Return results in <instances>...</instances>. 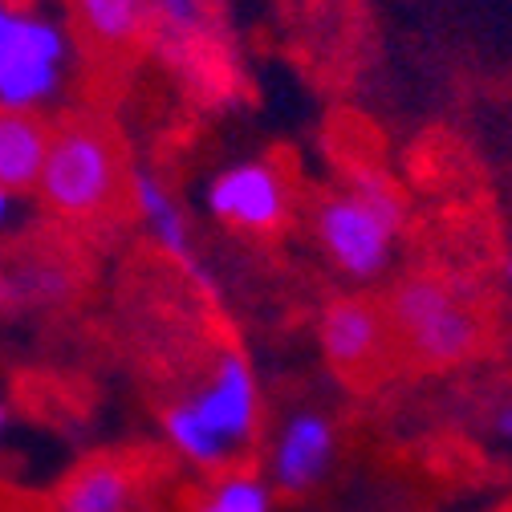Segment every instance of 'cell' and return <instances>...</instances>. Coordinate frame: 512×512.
<instances>
[{
  "instance_id": "obj_15",
  "label": "cell",
  "mask_w": 512,
  "mask_h": 512,
  "mask_svg": "<svg viewBox=\"0 0 512 512\" xmlns=\"http://www.w3.org/2000/svg\"><path fill=\"white\" fill-rule=\"evenodd\" d=\"M350 196L354 200H362L382 224H391L395 232H403V224H407V204H403V196H399V187L382 175V171H374V167H354V175H350Z\"/></svg>"
},
{
  "instance_id": "obj_13",
  "label": "cell",
  "mask_w": 512,
  "mask_h": 512,
  "mask_svg": "<svg viewBox=\"0 0 512 512\" xmlns=\"http://www.w3.org/2000/svg\"><path fill=\"white\" fill-rule=\"evenodd\" d=\"M163 427H167L171 443L179 447V452H183L191 464L212 468V472H224V468L232 464V452H228V447H224V443H220V439H216L208 427H200V423H196V415H191L183 403L167 407Z\"/></svg>"
},
{
  "instance_id": "obj_5",
  "label": "cell",
  "mask_w": 512,
  "mask_h": 512,
  "mask_svg": "<svg viewBox=\"0 0 512 512\" xmlns=\"http://www.w3.org/2000/svg\"><path fill=\"white\" fill-rule=\"evenodd\" d=\"M387 346H391V326L382 305H374L370 297H338L326 305L322 354L342 378L350 382L374 378L382 358H387Z\"/></svg>"
},
{
  "instance_id": "obj_6",
  "label": "cell",
  "mask_w": 512,
  "mask_h": 512,
  "mask_svg": "<svg viewBox=\"0 0 512 512\" xmlns=\"http://www.w3.org/2000/svg\"><path fill=\"white\" fill-rule=\"evenodd\" d=\"M183 407L236 456V447L248 443L256 431V382H252L248 362L240 354H224L216 362L212 382L200 395H191Z\"/></svg>"
},
{
  "instance_id": "obj_7",
  "label": "cell",
  "mask_w": 512,
  "mask_h": 512,
  "mask_svg": "<svg viewBox=\"0 0 512 512\" xmlns=\"http://www.w3.org/2000/svg\"><path fill=\"white\" fill-rule=\"evenodd\" d=\"M334 464V427L326 415L301 411L285 423L273 456V480L285 496H305L326 480Z\"/></svg>"
},
{
  "instance_id": "obj_2",
  "label": "cell",
  "mask_w": 512,
  "mask_h": 512,
  "mask_svg": "<svg viewBox=\"0 0 512 512\" xmlns=\"http://www.w3.org/2000/svg\"><path fill=\"white\" fill-rule=\"evenodd\" d=\"M66 37L41 17L0 5V106L33 110L57 90Z\"/></svg>"
},
{
  "instance_id": "obj_4",
  "label": "cell",
  "mask_w": 512,
  "mask_h": 512,
  "mask_svg": "<svg viewBox=\"0 0 512 512\" xmlns=\"http://www.w3.org/2000/svg\"><path fill=\"white\" fill-rule=\"evenodd\" d=\"M208 208L228 228L265 236L289 216V183L273 163H236L212 179Z\"/></svg>"
},
{
  "instance_id": "obj_3",
  "label": "cell",
  "mask_w": 512,
  "mask_h": 512,
  "mask_svg": "<svg viewBox=\"0 0 512 512\" xmlns=\"http://www.w3.org/2000/svg\"><path fill=\"white\" fill-rule=\"evenodd\" d=\"M313 232L322 240L326 256L354 281H374L382 269L391 265L395 248V228L382 224L362 200H354L350 191L326 196L313 212Z\"/></svg>"
},
{
  "instance_id": "obj_9",
  "label": "cell",
  "mask_w": 512,
  "mask_h": 512,
  "mask_svg": "<svg viewBox=\"0 0 512 512\" xmlns=\"http://www.w3.org/2000/svg\"><path fill=\"white\" fill-rule=\"evenodd\" d=\"M135 472L118 456L86 460L57 492V512H131Z\"/></svg>"
},
{
  "instance_id": "obj_1",
  "label": "cell",
  "mask_w": 512,
  "mask_h": 512,
  "mask_svg": "<svg viewBox=\"0 0 512 512\" xmlns=\"http://www.w3.org/2000/svg\"><path fill=\"white\" fill-rule=\"evenodd\" d=\"M41 204L74 224H94L114 216L126 191L122 147L110 126L94 118H70L49 135V151L41 163Z\"/></svg>"
},
{
  "instance_id": "obj_8",
  "label": "cell",
  "mask_w": 512,
  "mask_h": 512,
  "mask_svg": "<svg viewBox=\"0 0 512 512\" xmlns=\"http://www.w3.org/2000/svg\"><path fill=\"white\" fill-rule=\"evenodd\" d=\"M49 135L53 131L37 110L0 106V191H9V196L37 191Z\"/></svg>"
},
{
  "instance_id": "obj_19",
  "label": "cell",
  "mask_w": 512,
  "mask_h": 512,
  "mask_svg": "<svg viewBox=\"0 0 512 512\" xmlns=\"http://www.w3.org/2000/svg\"><path fill=\"white\" fill-rule=\"evenodd\" d=\"M508 285H512V261H508Z\"/></svg>"
},
{
  "instance_id": "obj_12",
  "label": "cell",
  "mask_w": 512,
  "mask_h": 512,
  "mask_svg": "<svg viewBox=\"0 0 512 512\" xmlns=\"http://www.w3.org/2000/svg\"><path fill=\"white\" fill-rule=\"evenodd\" d=\"M78 25L86 29V37H94L106 49H122L135 37H143L147 21H151V5L147 0H70Z\"/></svg>"
},
{
  "instance_id": "obj_14",
  "label": "cell",
  "mask_w": 512,
  "mask_h": 512,
  "mask_svg": "<svg viewBox=\"0 0 512 512\" xmlns=\"http://www.w3.org/2000/svg\"><path fill=\"white\" fill-rule=\"evenodd\" d=\"M196 512H273L269 484L252 472H224Z\"/></svg>"
},
{
  "instance_id": "obj_11",
  "label": "cell",
  "mask_w": 512,
  "mask_h": 512,
  "mask_svg": "<svg viewBox=\"0 0 512 512\" xmlns=\"http://www.w3.org/2000/svg\"><path fill=\"white\" fill-rule=\"evenodd\" d=\"M131 196H135L139 212L147 216V224H151V232H155L159 248H163V252H171L183 269H191V273H196V277L204 281V273H200V265H196V256H191L187 220H183V216H179V208L171 204V196L163 191V183H159L155 175H147V171H135V175H131Z\"/></svg>"
},
{
  "instance_id": "obj_16",
  "label": "cell",
  "mask_w": 512,
  "mask_h": 512,
  "mask_svg": "<svg viewBox=\"0 0 512 512\" xmlns=\"http://www.w3.org/2000/svg\"><path fill=\"white\" fill-rule=\"evenodd\" d=\"M147 5H151V17H159V25L179 41L196 37L204 29V0H147Z\"/></svg>"
},
{
  "instance_id": "obj_17",
  "label": "cell",
  "mask_w": 512,
  "mask_h": 512,
  "mask_svg": "<svg viewBox=\"0 0 512 512\" xmlns=\"http://www.w3.org/2000/svg\"><path fill=\"white\" fill-rule=\"evenodd\" d=\"M5 423H9V411H5V403H0V431H5Z\"/></svg>"
},
{
  "instance_id": "obj_10",
  "label": "cell",
  "mask_w": 512,
  "mask_h": 512,
  "mask_svg": "<svg viewBox=\"0 0 512 512\" xmlns=\"http://www.w3.org/2000/svg\"><path fill=\"white\" fill-rule=\"evenodd\" d=\"M476 346H480V322L460 297L452 305H443L427 326H419L407 338V350L423 366H456V362L472 358Z\"/></svg>"
},
{
  "instance_id": "obj_18",
  "label": "cell",
  "mask_w": 512,
  "mask_h": 512,
  "mask_svg": "<svg viewBox=\"0 0 512 512\" xmlns=\"http://www.w3.org/2000/svg\"><path fill=\"white\" fill-rule=\"evenodd\" d=\"M504 431H508V435H512V411H508V415H504Z\"/></svg>"
}]
</instances>
